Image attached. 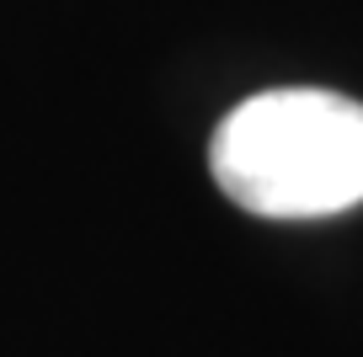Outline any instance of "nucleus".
Here are the masks:
<instances>
[{"instance_id":"nucleus-1","label":"nucleus","mask_w":363,"mask_h":357,"mask_svg":"<svg viewBox=\"0 0 363 357\" xmlns=\"http://www.w3.org/2000/svg\"><path fill=\"white\" fill-rule=\"evenodd\" d=\"M214 181L257 219H326L363 203V107L337 91H262L208 144Z\"/></svg>"}]
</instances>
